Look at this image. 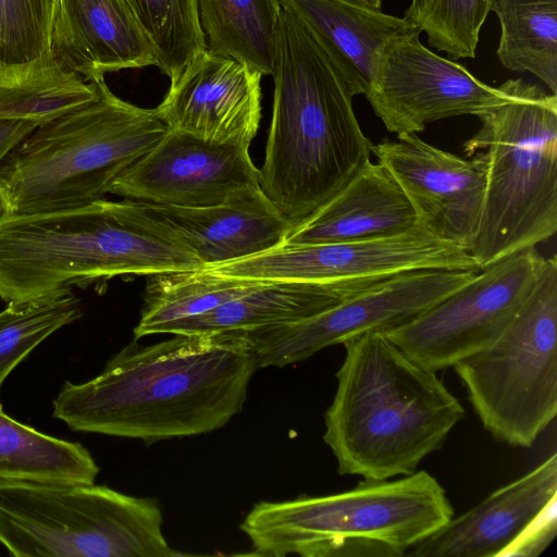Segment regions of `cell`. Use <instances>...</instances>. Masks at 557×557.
<instances>
[{
	"label": "cell",
	"instance_id": "6da1fadb",
	"mask_svg": "<svg viewBox=\"0 0 557 557\" xmlns=\"http://www.w3.org/2000/svg\"><path fill=\"white\" fill-rule=\"evenodd\" d=\"M134 339L100 374L65 382L53 417L74 431L147 443L210 433L238 414L258 369L242 331Z\"/></svg>",
	"mask_w": 557,
	"mask_h": 557
},
{
	"label": "cell",
	"instance_id": "7a4b0ae2",
	"mask_svg": "<svg viewBox=\"0 0 557 557\" xmlns=\"http://www.w3.org/2000/svg\"><path fill=\"white\" fill-rule=\"evenodd\" d=\"M262 193L294 227L338 194L370 162L352 98L360 82L289 12L282 10Z\"/></svg>",
	"mask_w": 557,
	"mask_h": 557
},
{
	"label": "cell",
	"instance_id": "3957f363",
	"mask_svg": "<svg viewBox=\"0 0 557 557\" xmlns=\"http://www.w3.org/2000/svg\"><path fill=\"white\" fill-rule=\"evenodd\" d=\"M343 345L323 435L338 473L377 481L412 474L463 419L462 405L383 332Z\"/></svg>",
	"mask_w": 557,
	"mask_h": 557
},
{
	"label": "cell",
	"instance_id": "277c9868",
	"mask_svg": "<svg viewBox=\"0 0 557 557\" xmlns=\"http://www.w3.org/2000/svg\"><path fill=\"white\" fill-rule=\"evenodd\" d=\"M202 268L193 253L124 222L106 198L0 214V298L7 304L47 302L117 276Z\"/></svg>",
	"mask_w": 557,
	"mask_h": 557
},
{
	"label": "cell",
	"instance_id": "5b68a950",
	"mask_svg": "<svg viewBox=\"0 0 557 557\" xmlns=\"http://www.w3.org/2000/svg\"><path fill=\"white\" fill-rule=\"evenodd\" d=\"M454 508L426 471L367 480L324 496L256 504L240 524L251 555L400 557L447 523Z\"/></svg>",
	"mask_w": 557,
	"mask_h": 557
},
{
	"label": "cell",
	"instance_id": "8992f818",
	"mask_svg": "<svg viewBox=\"0 0 557 557\" xmlns=\"http://www.w3.org/2000/svg\"><path fill=\"white\" fill-rule=\"evenodd\" d=\"M92 102L41 124L0 162V214L81 207L108 194L110 183L168 132L154 109L115 96L96 81Z\"/></svg>",
	"mask_w": 557,
	"mask_h": 557
},
{
	"label": "cell",
	"instance_id": "52a82bcc",
	"mask_svg": "<svg viewBox=\"0 0 557 557\" xmlns=\"http://www.w3.org/2000/svg\"><path fill=\"white\" fill-rule=\"evenodd\" d=\"M503 100L476 116L468 157L487 156L479 227L468 251L481 270L557 231V95L524 79L503 83Z\"/></svg>",
	"mask_w": 557,
	"mask_h": 557
},
{
	"label": "cell",
	"instance_id": "ba28073f",
	"mask_svg": "<svg viewBox=\"0 0 557 557\" xmlns=\"http://www.w3.org/2000/svg\"><path fill=\"white\" fill-rule=\"evenodd\" d=\"M156 499L92 484L0 481V543L16 557H172Z\"/></svg>",
	"mask_w": 557,
	"mask_h": 557
},
{
	"label": "cell",
	"instance_id": "9c48e42d",
	"mask_svg": "<svg viewBox=\"0 0 557 557\" xmlns=\"http://www.w3.org/2000/svg\"><path fill=\"white\" fill-rule=\"evenodd\" d=\"M483 428L531 447L557 413V258L540 275L502 335L454 366Z\"/></svg>",
	"mask_w": 557,
	"mask_h": 557
},
{
	"label": "cell",
	"instance_id": "30bf717a",
	"mask_svg": "<svg viewBox=\"0 0 557 557\" xmlns=\"http://www.w3.org/2000/svg\"><path fill=\"white\" fill-rule=\"evenodd\" d=\"M545 258L535 247L478 272L410 322L383 332L408 357L437 372L492 345L531 293Z\"/></svg>",
	"mask_w": 557,
	"mask_h": 557
},
{
	"label": "cell",
	"instance_id": "8fae6325",
	"mask_svg": "<svg viewBox=\"0 0 557 557\" xmlns=\"http://www.w3.org/2000/svg\"><path fill=\"white\" fill-rule=\"evenodd\" d=\"M252 281L379 284L420 270L480 272L461 246L442 240L418 224L401 234L346 243L288 246L205 268Z\"/></svg>",
	"mask_w": 557,
	"mask_h": 557
},
{
	"label": "cell",
	"instance_id": "7c38bea8",
	"mask_svg": "<svg viewBox=\"0 0 557 557\" xmlns=\"http://www.w3.org/2000/svg\"><path fill=\"white\" fill-rule=\"evenodd\" d=\"M476 272L420 270L399 274L310 319L242 331L258 368L286 367L368 332L404 325L467 284Z\"/></svg>",
	"mask_w": 557,
	"mask_h": 557
},
{
	"label": "cell",
	"instance_id": "4fadbf2b",
	"mask_svg": "<svg viewBox=\"0 0 557 557\" xmlns=\"http://www.w3.org/2000/svg\"><path fill=\"white\" fill-rule=\"evenodd\" d=\"M504 96L500 85H486L462 64L424 47L418 30L386 42L364 95L385 128L397 136L418 134L429 123L451 116H476Z\"/></svg>",
	"mask_w": 557,
	"mask_h": 557
},
{
	"label": "cell",
	"instance_id": "5bb4252c",
	"mask_svg": "<svg viewBox=\"0 0 557 557\" xmlns=\"http://www.w3.org/2000/svg\"><path fill=\"white\" fill-rule=\"evenodd\" d=\"M259 190V169L248 147L168 129L110 183L108 194L157 205L207 207Z\"/></svg>",
	"mask_w": 557,
	"mask_h": 557
},
{
	"label": "cell",
	"instance_id": "9a60e30c",
	"mask_svg": "<svg viewBox=\"0 0 557 557\" xmlns=\"http://www.w3.org/2000/svg\"><path fill=\"white\" fill-rule=\"evenodd\" d=\"M372 152L408 198L417 224L468 250L482 213L486 153L463 159L431 146L417 134L385 139L373 145Z\"/></svg>",
	"mask_w": 557,
	"mask_h": 557
},
{
	"label": "cell",
	"instance_id": "2e32d148",
	"mask_svg": "<svg viewBox=\"0 0 557 557\" xmlns=\"http://www.w3.org/2000/svg\"><path fill=\"white\" fill-rule=\"evenodd\" d=\"M126 223L193 253L209 268L282 245L294 225L262 193L207 207L112 201Z\"/></svg>",
	"mask_w": 557,
	"mask_h": 557
},
{
	"label": "cell",
	"instance_id": "e0dca14e",
	"mask_svg": "<svg viewBox=\"0 0 557 557\" xmlns=\"http://www.w3.org/2000/svg\"><path fill=\"white\" fill-rule=\"evenodd\" d=\"M261 77L205 49L171 82L154 111L168 129L249 148L261 119Z\"/></svg>",
	"mask_w": 557,
	"mask_h": 557
},
{
	"label": "cell",
	"instance_id": "ac0fdd59",
	"mask_svg": "<svg viewBox=\"0 0 557 557\" xmlns=\"http://www.w3.org/2000/svg\"><path fill=\"white\" fill-rule=\"evenodd\" d=\"M557 499V455L494 491L413 545L417 557L508 556L544 510Z\"/></svg>",
	"mask_w": 557,
	"mask_h": 557
},
{
	"label": "cell",
	"instance_id": "d6986e66",
	"mask_svg": "<svg viewBox=\"0 0 557 557\" xmlns=\"http://www.w3.org/2000/svg\"><path fill=\"white\" fill-rule=\"evenodd\" d=\"M48 52L88 82L157 66L153 45L128 0H54Z\"/></svg>",
	"mask_w": 557,
	"mask_h": 557
},
{
	"label": "cell",
	"instance_id": "ffe728a7",
	"mask_svg": "<svg viewBox=\"0 0 557 557\" xmlns=\"http://www.w3.org/2000/svg\"><path fill=\"white\" fill-rule=\"evenodd\" d=\"M417 225L414 211L395 178L377 163L363 169L304 223L284 245L300 246L382 238Z\"/></svg>",
	"mask_w": 557,
	"mask_h": 557
},
{
	"label": "cell",
	"instance_id": "44dd1931",
	"mask_svg": "<svg viewBox=\"0 0 557 557\" xmlns=\"http://www.w3.org/2000/svg\"><path fill=\"white\" fill-rule=\"evenodd\" d=\"M379 284L258 281L215 309L175 323L168 334L250 331L297 323Z\"/></svg>",
	"mask_w": 557,
	"mask_h": 557
},
{
	"label": "cell",
	"instance_id": "7402d4cb",
	"mask_svg": "<svg viewBox=\"0 0 557 557\" xmlns=\"http://www.w3.org/2000/svg\"><path fill=\"white\" fill-rule=\"evenodd\" d=\"M280 3L360 82L366 94L386 42L416 30L403 17L358 0H280Z\"/></svg>",
	"mask_w": 557,
	"mask_h": 557
},
{
	"label": "cell",
	"instance_id": "603a6c76",
	"mask_svg": "<svg viewBox=\"0 0 557 557\" xmlns=\"http://www.w3.org/2000/svg\"><path fill=\"white\" fill-rule=\"evenodd\" d=\"M99 95L96 82L62 69L49 52L24 62L0 61V121L41 125L82 108Z\"/></svg>",
	"mask_w": 557,
	"mask_h": 557
},
{
	"label": "cell",
	"instance_id": "cb8c5ba5",
	"mask_svg": "<svg viewBox=\"0 0 557 557\" xmlns=\"http://www.w3.org/2000/svg\"><path fill=\"white\" fill-rule=\"evenodd\" d=\"M207 49L262 75L273 71L280 0H195Z\"/></svg>",
	"mask_w": 557,
	"mask_h": 557
},
{
	"label": "cell",
	"instance_id": "d4e9b609",
	"mask_svg": "<svg viewBox=\"0 0 557 557\" xmlns=\"http://www.w3.org/2000/svg\"><path fill=\"white\" fill-rule=\"evenodd\" d=\"M98 472L79 443L38 432L0 410V481L92 484Z\"/></svg>",
	"mask_w": 557,
	"mask_h": 557
},
{
	"label": "cell",
	"instance_id": "484cf974",
	"mask_svg": "<svg viewBox=\"0 0 557 557\" xmlns=\"http://www.w3.org/2000/svg\"><path fill=\"white\" fill-rule=\"evenodd\" d=\"M257 282L205 268L149 275L134 339L168 334L175 323L215 309L243 295Z\"/></svg>",
	"mask_w": 557,
	"mask_h": 557
},
{
	"label": "cell",
	"instance_id": "4316f807",
	"mask_svg": "<svg viewBox=\"0 0 557 557\" xmlns=\"http://www.w3.org/2000/svg\"><path fill=\"white\" fill-rule=\"evenodd\" d=\"M499 62L531 73L557 95V0H496Z\"/></svg>",
	"mask_w": 557,
	"mask_h": 557
},
{
	"label": "cell",
	"instance_id": "83f0119b",
	"mask_svg": "<svg viewBox=\"0 0 557 557\" xmlns=\"http://www.w3.org/2000/svg\"><path fill=\"white\" fill-rule=\"evenodd\" d=\"M157 55V67L173 82L207 49L195 0H128Z\"/></svg>",
	"mask_w": 557,
	"mask_h": 557
},
{
	"label": "cell",
	"instance_id": "f1b7e54d",
	"mask_svg": "<svg viewBox=\"0 0 557 557\" xmlns=\"http://www.w3.org/2000/svg\"><path fill=\"white\" fill-rule=\"evenodd\" d=\"M496 0H411L404 13L428 42L450 60L474 58L481 28Z\"/></svg>",
	"mask_w": 557,
	"mask_h": 557
},
{
	"label": "cell",
	"instance_id": "f546056e",
	"mask_svg": "<svg viewBox=\"0 0 557 557\" xmlns=\"http://www.w3.org/2000/svg\"><path fill=\"white\" fill-rule=\"evenodd\" d=\"M82 314L81 300L74 294L40 304H7L0 311V388L33 349Z\"/></svg>",
	"mask_w": 557,
	"mask_h": 557
},
{
	"label": "cell",
	"instance_id": "4dcf8cb0",
	"mask_svg": "<svg viewBox=\"0 0 557 557\" xmlns=\"http://www.w3.org/2000/svg\"><path fill=\"white\" fill-rule=\"evenodd\" d=\"M54 0H0V61L24 62L48 52Z\"/></svg>",
	"mask_w": 557,
	"mask_h": 557
},
{
	"label": "cell",
	"instance_id": "1f68e13d",
	"mask_svg": "<svg viewBox=\"0 0 557 557\" xmlns=\"http://www.w3.org/2000/svg\"><path fill=\"white\" fill-rule=\"evenodd\" d=\"M557 499L554 500L512 547L508 556L536 557L554 541L557 530Z\"/></svg>",
	"mask_w": 557,
	"mask_h": 557
},
{
	"label": "cell",
	"instance_id": "d6a6232c",
	"mask_svg": "<svg viewBox=\"0 0 557 557\" xmlns=\"http://www.w3.org/2000/svg\"><path fill=\"white\" fill-rule=\"evenodd\" d=\"M38 126L35 122L20 120L0 121V162L25 136Z\"/></svg>",
	"mask_w": 557,
	"mask_h": 557
},
{
	"label": "cell",
	"instance_id": "836d02e7",
	"mask_svg": "<svg viewBox=\"0 0 557 557\" xmlns=\"http://www.w3.org/2000/svg\"><path fill=\"white\" fill-rule=\"evenodd\" d=\"M361 3L371 8L381 9L382 0H358Z\"/></svg>",
	"mask_w": 557,
	"mask_h": 557
}]
</instances>
